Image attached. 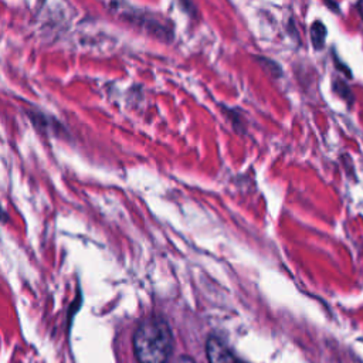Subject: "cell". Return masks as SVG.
Returning a JSON list of instances; mask_svg holds the SVG:
<instances>
[{"label": "cell", "instance_id": "3", "mask_svg": "<svg viewBox=\"0 0 363 363\" xmlns=\"http://www.w3.org/2000/svg\"><path fill=\"white\" fill-rule=\"evenodd\" d=\"M30 118L33 119V123L40 128L41 130H44L45 133H54V135H58V128H61L60 125H55V122L50 123L47 122L48 116L47 115H43L41 112H31L28 113Z\"/></svg>", "mask_w": 363, "mask_h": 363}, {"label": "cell", "instance_id": "4", "mask_svg": "<svg viewBox=\"0 0 363 363\" xmlns=\"http://www.w3.org/2000/svg\"><path fill=\"white\" fill-rule=\"evenodd\" d=\"M311 38H312V44L316 50H320L325 44V38H326V27L320 23V21H315L312 24L311 28Z\"/></svg>", "mask_w": 363, "mask_h": 363}, {"label": "cell", "instance_id": "1", "mask_svg": "<svg viewBox=\"0 0 363 363\" xmlns=\"http://www.w3.org/2000/svg\"><path fill=\"white\" fill-rule=\"evenodd\" d=\"M172 345L170 328L159 316L143 319L133 335V352L139 363H166Z\"/></svg>", "mask_w": 363, "mask_h": 363}, {"label": "cell", "instance_id": "6", "mask_svg": "<svg viewBox=\"0 0 363 363\" xmlns=\"http://www.w3.org/2000/svg\"><path fill=\"white\" fill-rule=\"evenodd\" d=\"M7 214L3 211V208H0V220H3V221H6L7 220V217H6Z\"/></svg>", "mask_w": 363, "mask_h": 363}, {"label": "cell", "instance_id": "5", "mask_svg": "<svg viewBox=\"0 0 363 363\" xmlns=\"http://www.w3.org/2000/svg\"><path fill=\"white\" fill-rule=\"evenodd\" d=\"M174 363H194V360L189 356H180Z\"/></svg>", "mask_w": 363, "mask_h": 363}, {"label": "cell", "instance_id": "2", "mask_svg": "<svg viewBox=\"0 0 363 363\" xmlns=\"http://www.w3.org/2000/svg\"><path fill=\"white\" fill-rule=\"evenodd\" d=\"M207 357L210 363H242L217 337L207 340Z\"/></svg>", "mask_w": 363, "mask_h": 363}]
</instances>
